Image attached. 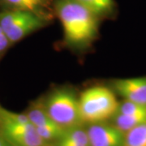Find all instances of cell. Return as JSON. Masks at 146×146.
Masks as SVG:
<instances>
[{
  "instance_id": "cell-1",
  "label": "cell",
  "mask_w": 146,
  "mask_h": 146,
  "mask_svg": "<svg viewBox=\"0 0 146 146\" xmlns=\"http://www.w3.org/2000/svg\"><path fill=\"white\" fill-rule=\"evenodd\" d=\"M53 6L68 44L84 46L95 39L98 32L99 16L77 0H54Z\"/></svg>"
},
{
  "instance_id": "cell-2",
  "label": "cell",
  "mask_w": 146,
  "mask_h": 146,
  "mask_svg": "<svg viewBox=\"0 0 146 146\" xmlns=\"http://www.w3.org/2000/svg\"><path fill=\"white\" fill-rule=\"evenodd\" d=\"M80 115L84 124L109 122L119 107L115 93L104 86L85 89L79 97Z\"/></svg>"
},
{
  "instance_id": "cell-3",
  "label": "cell",
  "mask_w": 146,
  "mask_h": 146,
  "mask_svg": "<svg viewBox=\"0 0 146 146\" xmlns=\"http://www.w3.org/2000/svg\"><path fill=\"white\" fill-rule=\"evenodd\" d=\"M42 103L50 119L63 129L84 125L80 115L79 97L71 89L61 87L54 89L42 100Z\"/></svg>"
},
{
  "instance_id": "cell-4",
  "label": "cell",
  "mask_w": 146,
  "mask_h": 146,
  "mask_svg": "<svg viewBox=\"0 0 146 146\" xmlns=\"http://www.w3.org/2000/svg\"><path fill=\"white\" fill-rule=\"evenodd\" d=\"M0 134L11 146H51L38 135L26 114L0 106Z\"/></svg>"
},
{
  "instance_id": "cell-5",
  "label": "cell",
  "mask_w": 146,
  "mask_h": 146,
  "mask_svg": "<svg viewBox=\"0 0 146 146\" xmlns=\"http://www.w3.org/2000/svg\"><path fill=\"white\" fill-rule=\"evenodd\" d=\"M48 21L33 13L20 10H8L0 13V27L11 43L21 41L29 34L46 25Z\"/></svg>"
},
{
  "instance_id": "cell-6",
  "label": "cell",
  "mask_w": 146,
  "mask_h": 146,
  "mask_svg": "<svg viewBox=\"0 0 146 146\" xmlns=\"http://www.w3.org/2000/svg\"><path fill=\"white\" fill-rule=\"evenodd\" d=\"M90 146H123L125 133L110 122L85 125Z\"/></svg>"
},
{
  "instance_id": "cell-7",
  "label": "cell",
  "mask_w": 146,
  "mask_h": 146,
  "mask_svg": "<svg viewBox=\"0 0 146 146\" xmlns=\"http://www.w3.org/2000/svg\"><path fill=\"white\" fill-rule=\"evenodd\" d=\"M111 89L123 99L146 106V76L116 79L111 83Z\"/></svg>"
},
{
  "instance_id": "cell-8",
  "label": "cell",
  "mask_w": 146,
  "mask_h": 146,
  "mask_svg": "<svg viewBox=\"0 0 146 146\" xmlns=\"http://www.w3.org/2000/svg\"><path fill=\"white\" fill-rule=\"evenodd\" d=\"M9 9L29 11L46 21L52 20L54 2L52 0H0Z\"/></svg>"
},
{
  "instance_id": "cell-9",
  "label": "cell",
  "mask_w": 146,
  "mask_h": 146,
  "mask_svg": "<svg viewBox=\"0 0 146 146\" xmlns=\"http://www.w3.org/2000/svg\"><path fill=\"white\" fill-rule=\"evenodd\" d=\"M25 114L35 128H42L57 125L47 114L42 103V100L36 101L32 103Z\"/></svg>"
},
{
  "instance_id": "cell-10",
  "label": "cell",
  "mask_w": 146,
  "mask_h": 146,
  "mask_svg": "<svg viewBox=\"0 0 146 146\" xmlns=\"http://www.w3.org/2000/svg\"><path fill=\"white\" fill-rule=\"evenodd\" d=\"M145 120L146 115L115 113V115L110 119L109 122L117 128H119L120 131L125 133Z\"/></svg>"
},
{
  "instance_id": "cell-11",
  "label": "cell",
  "mask_w": 146,
  "mask_h": 146,
  "mask_svg": "<svg viewBox=\"0 0 146 146\" xmlns=\"http://www.w3.org/2000/svg\"><path fill=\"white\" fill-rule=\"evenodd\" d=\"M123 146H146V120L125 132Z\"/></svg>"
},
{
  "instance_id": "cell-12",
  "label": "cell",
  "mask_w": 146,
  "mask_h": 146,
  "mask_svg": "<svg viewBox=\"0 0 146 146\" xmlns=\"http://www.w3.org/2000/svg\"><path fill=\"white\" fill-rule=\"evenodd\" d=\"M98 16L111 14L115 8V0H77Z\"/></svg>"
},
{
  "instance_id": "cell-13",
  "label": "cell",
  "mask_w": 146,
  "mask_h": 146,
  "mask_svg": "<svg viewBox=\"0 0 146 146\" xmlns=\"http://www.w3.org/2000/svg\"><path fill=\"white\" fill-rule=\"evenodd\" d=\"M11 42H9L7 36L5 34L4 31L0 27V55L7 50V48L10 45Z\"/></svg>"
},
{
  "instance_id": "cell-14",
  "label": "cell",
  "mask_w": 146,
  "mask_h": 146,
  "mask_svg": "<svg viewBox=\"0 0 146 146\" xmlns=\"http://www.w3.org/2000/svg\"><path fill=\"white\" fill-rule=\"evenodd\" d=\"M52 146H89L84 145H80V144H75V143H68V142H63V141H58L54 143Z\"/></svg>"
},
{
  "instance_id": "cell-15",
  "label": "cell",
  "mask_w": 146,
  "mask_h": 146,
  "mask_svg": "<svg viewBox=\"0 0 146 146\" xmlns=\"http://www.w3.org/2000/svg\"><path fill=\"white\" fill-rule=\"evenodd\" d=\"M0 146H11L1 134H0Z\"/></svg>"
}]
</instances>
